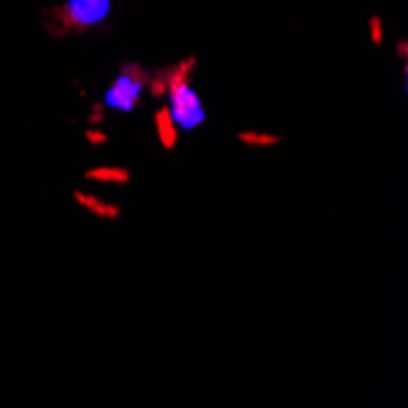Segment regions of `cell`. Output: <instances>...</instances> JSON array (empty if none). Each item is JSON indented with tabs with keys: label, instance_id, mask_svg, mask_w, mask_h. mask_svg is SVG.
<instances>
[{
	"label": "cell",
	"instance_id": "6da1fadb",
	"mask_svg": "<svg viewBox=\"0 0 408 408\" xmlns=\"http://www.w3.org/2000/svg\"><path fill=\"white\" fill-rule=\"evenodd\" d=\"M193 64L191 61H186V66H176L169 76H166V96H169V113L174 117L176 128L186 130V133H191V130L201 128L203 120H206V110H203V101L198 96L196 90L191 88V71L188 66Z\"/></svg>",
	"mask_w": 408,
	"mask_h": 408
},
{
	"label": "cell",
	"instance_id": "7a4b0ae2",
	"mask_svg": "<svg viewBox=\"0 0 408 408\" xmlns=\"http://www.w3.org/2000/svg\"><path fill=\"white\" fill-rule=\"evenodd\" d=\"M149 81V74L142 66L135 64H125L117 74V79L108 86L106 90V106L113 110H122L130 113L139 106L142 101V90Z\"/></svg>",
	"mask_w": 408,
	"mask_h": 408
},
{
	"label": "cell",
	"instance_id": "3957f363",
	"mask_svg": "<svg viewBox=\"0 0 408 408\" xmlns=\"http://www.w3.org/2000/svg\"><path fill=\"white\" fill-rule=\"evenodd\" d=\"M110 8L113 0H64V6L59 10L61 30H71V32L93 30L108 20Z\"/></svg>",
	"mask_w": 408,
	"mask_h": 408
},
{
	"label": "cell",
	"instance_id": "277c9868",
	"mask_svg": "<svg viewBox=\"0 0 408 408\" xmlns=\"http://www.w3.org/2000/svg\"><path fill=\"white\" fill-rule=\"evenodd\" d=\"M74 201L79 203L81 208H86L88 213H93V215H98V217H106V220H115V217H120V208L113 206V203H108V201H101V198L93 196V193L76 191Z\"/></svg>",
	"mask_w": 408,
	"mask_h": 408
},
{
	"label": "cell",
	"instance_id": "5b68a950",
	"mask_svg": "<svg viewBox=\"0 0 408 408\" xmlns=\"http://www.w3.org/2000/svg\"><path fill=\"white\" fill-rule=\"evenodd\" d=\"M154 128H157V137L164 144V149H174L176 139H179V128H176L169 108H162V110L154 113Z\"/></svg>",
	"mask_w": 408,
	"mask_h": 408
},
{
	"label": "cell",
	"instance_id": "8992f818",
	"mask_svg": "<svg viewBox=\"0 0 408 408\" xmlns=\"http://www.w3.org/2000/svg\"><path fill=\"white\" fill-rule=\"evenodd\" d=\"M86 179L88 181H101V184H128L133 179L130 169L125 166H96V169L86 171Z\"/></svg>",
	"mask_w": 408,
	"mask_h": 408
},
{
	"label": "cell",
	"instance_id": "52a82bcc",
	"mask_svg": "<svg viewBox=\"0 0 408 408\" xmlns=\"http://www.w3.org/2000/svg\"><path fill=\"white\" fill-rule=\"evenodd\" d=\"M240 142L244 144V147H252V149H262V147H274V144H281V137L279 135H269V133H240Z\"/></svg>",
	"mask_w": 408,
	"mask_h": 408
},
{
	"label": "cell",
	"instance_id": "ba28073f",
	"mask_svg": "<svg viewBox=\"0 0 408 408\" xmlns=\"http://www.w3.org/2000/svg\"><path fill=\"white\" fill-rule=\"evenodd\" d=\"M369 27H371V39H374L376 44H382V20H379V17H371Z\"/></svg>",
	"mask_w": 408,
	"mask_h": 408
},
{
	"label": "cell",
	"instance_id": "9c48e42d",
	"mask_svg": "<svg viewBox=\"0 0 408 408\" xmlns=\"http://www.w3.org/2000/svg\"><path fill=\"white\" fill-rule=\"evenodd\" d=\"M398 54H401V57L406 59V42H401V44H398Z\"/></svg>",
	"mask_w": 408,
	"mask_h": 408
}]
</instances>
